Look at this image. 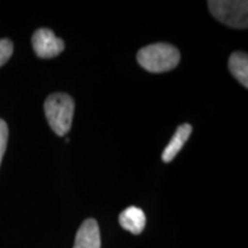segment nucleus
<instances>
[{
  "label": "nucleus",
  "mask_w": 248,
  "mask_h": 248,
  "mask_svg": "<svg viewBox=\"0 0 248 248\" xmlns=\"http://www.w3.org/2000/svg\"><path fill=\"white\" fill-rule=\"evenodd\" d=\"M46 119L49 126L58 136L69 132L73 122L75 102L66 93H54L48 95L44 105Z\"/></svg>",
  "instance_id": "f03ea898"
},
{
  "label": "nucleus",
  "mask_w": 248,
  "mask_h": 248,
  "mask_svg": "<svg viewBox=\"0 0 248 248\" xmlns=\"http://www.w3.org/2000/svg\"><path fill=\"white\" fill-rule=\"evenodd\" d=\"M192 126L188 123L182 124V125L178 126L175 135H173V137L171 138V140L169 141L168 146L164 148L162 153L163 162L169 163L175 159V156L178 154V152L182 150L183 146H184L186 140L190 138Z\"/></svg>",
  "instance_id": "0eeeda50"
},
{
  "label": "nucleus",
  "mask_w": 248,
  "mask_h": 248,
  "mask_svg": "<svg viewBox=\"0 0 248 248\" xmlns=\"http://www.w3.org/2000/svg\"><path fill=\"white\" fill-rule=\"evenodd\" d=\"M8 139V128L4 120L0 119V164H1L2 157H4L6 146H7Z\"/></svg>",
  "instance_id": "9d476101"
},
{
  "label": "nucleus",
  "mask_w": 248,
  "mask_h": 248,
  "mask_svg": "<svg viewBox=\"0 0 248 248\" xmlns=\"http://www.w3.org/2000/svg\"><path fill=\"white\" fill-rule=\"evenodd\" d=\"M229 69L240 84L248 86V57L244 52H234L229 59Z\"/></svg>",
  "instance_id": "6e6552de"
},
{
  "label": "nucleus",
  "mask_w": 248,
  "mask_h": 248,
  "mask_svg": "<svg viewBox=\"0 0 248 248\" xmlns=\"http://www.w3.org/2000/svg\"><path fill=\"white\" fill-rule=\"evenodd\" d=\"M119 222L124 230L133 234H140L146 224V217L140 208L131 206L121 213Z\"/></svg>",
  "instance_id": "423d86ee"
},
{
  "label": "nucleus",
  "mask_w": 248,
  "mask_h": 248,
  "mask_svg": "<svg viewBox=\"0 0 248 248\" xmlns=\"http://www.w3.org/2000/svg\"><path fill=\"white\" fill-rule=\"evenodd\" d=\"M100 231L95 219L89 218L82 223L76 233L74 248H100Z\"/></svg>",
  "instance_id": "39448f33"
},
{
  "label": "nucleus",
  "mask_w": 248,
  "mask_h": 248,
  "mask_svg": "<svg viewBox=\"0 0 248 248\" xmlns=\"http://www.w3.org/2000/svg\"><path fill=\"white\" fill-rule=\"evenodd\" d=\"M13 54V43L9 39H0V67L4 66Z\"/></svg>",
  "instance_id": "1a4fd4ad"
},
{
  "label": "nucleus",
  "mask_w": 248,
  "mask_h": 248,
  "mask_svg": "<svg viewBox=\"0 0 248 248\" xmlns=\"http://www.w3.org/2000/svg\"><path fill=\"white\" fill-rule=\"evenodd\" d=\"M209 11L217 20L231 28L246 29L248 27V2L210 0Z\"/></svg>",
  "instance_id": "7ed1b4c3"
},
{
  "label": "nucleus",
  "mask_w": 248,
  "mask_h": 248,
  "mask_svg": "<svg viewBox=\"0 0 248 248\" xmlns=\"http://www.w3.org/2000/svg\"><path fill=\"white\" fill-rule=\"evenodd\" d=\"M31 43L37 57L42 59L58 57L64 49L63 40L58 38L53 31L46 28L37 30L31 38Z\"/></svg>",
  "instance_id": "20e7f679"
},
{
  "label": "nucleus",
  "mask_w": 248,
  "mask_h": 248,
  "mask_svg": "<svg viewBox=\"0 0 248 248\" xmlns=\"http://www.w3.org/2000/svg\"><path fill=\"white\" fill-rule=\"evenodd\" d=\"M139 64L151 73H166L177 67L181 54L175 46L166 43H156L139 49Z\"/></svg>",
  "instance_id": "f257e3e1"
}]
</instances>
